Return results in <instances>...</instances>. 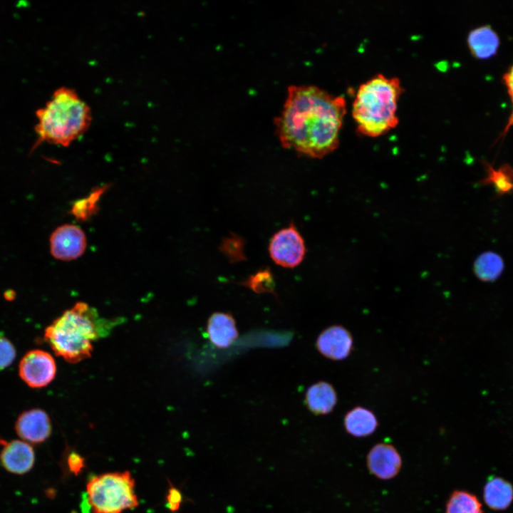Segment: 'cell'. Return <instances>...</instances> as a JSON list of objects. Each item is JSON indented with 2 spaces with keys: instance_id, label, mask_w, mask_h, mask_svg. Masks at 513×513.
Segmentation results:
<instances>
[{
  "instance_id": "obj_1",
  "label": "cell",
  "mask_w": 513,
  "mask_h": 513,
  "mask_svg": "<svg viewBox=\"0 0 513 513\" xmlns=\"http://www.w3.org/2000/svg\"><path fill=\"white\" fill-rule=\"evenodd\" d=\"M274 124L281 145L299 154L322 158L335 150L346 113V100L315 86H290Z\"/></svg>"
},
{
  "instance_id": "obj_2",
  "label": "cell",
  "mask_w": 513,
  "mask_h": 513,
  "mask_svg": "<svg viewBox=\"0 0 513 513\" xmlns=\"http://www.w3.org/2000/svg\"><path fill=\"white\" fill-rule=\"evenodd\" d=\"M114 325L86 303L78 302L46 328L44 338L57 356L76 363L90 357L93 343L107 336Z\"/></svg>"
},
{
  "instance_id": "obj_3",
  "label": "cell",
  "mask_w": 513,
  "mask_h": 513,
  "mask_svg": "<svg viewBox=\"0 0 513 513\" xmlns=\"http://www.w3.org/2000/svg\"><path fill=\"white\" fill-rule=\"evenodd\" d=\"M37 144L46 142L69 146L88 129L92 117L88 105L68 87L56 89L45 106L36 112Z\"/></svg>"
},
{
  "instance_id": "obj_4",
  "label": "cell",
  "mask_w": 513,
  "mask_h": 513,
  "mask_svg": "<svg viewBox=\"0 0 513 513\" xmlns=\"http://www.w3.org/2000/svg\"><path fill=\"white\" fill-rule=\"evenodd\" d=\"M400 81L378 74L361 84L355 96L352 116L358 131L378 137L395 128L399 122L398 103L403 92Z\"/></svg>"
},
{
  "instance_id": "obj_5",
  "label": "cell",
  "mask_w": 513,
  "mask_h": 513,
  "mask_svg": "<svg viewBox=\"0 0 513 513\" xmlns=\"http://www.w3.org/2000/svg\"><path fill=\"white\" fill-rule=\"evenodd\" d=\"M87 500L93 513H121L138 507L135 480L128 471L92 477L87 483Z\"/></svg>"
},
{
  "instance_id": "obj_6",
  "label": "cell",
  "mask_w": 513,
  "mask_h": 513,
  "mask_svg": "<svg viewBox=\"0 0 513 513\" xmlns=\"http://www.w3.org/2000/svg\"><path fill=\"white\" fill-rule=\"evenodd\" d=\"M306 252L304 240L293 222L276 232L269 244L271 259L284 268L293 269L299 266Z\"/></svg>"
},
{
  "instance_id": "obj_7",
  "label": "cell",
  "mask_w": 513,
  "mask_h": 513,
  "mask_svg": "<svg viewBox=\"0 0 513 513\" xmlns=\"http://www.w3.org/2000/svg\"><path fill=\"white\" fill-rule=\"evenodd\" d=\"M19 373L29 387L43 388L55 378L56 362L49 353L40 349L31 350L20 361Z\"/></svg>"
},
{
  "instance_id": "obj_8",
  "label": "cell",
  "mask_w": 513,
  "mask_h": 513,
  "mask_svg": "<svg viewBox=\"0 0 513 513\" xmlns=\"http://www.w3.org/2000/svg\"><path fill=\"white\" fill-rule=\"evenodd\" d=\"M86 247L83 231L78 226L65 224L57 227L50 237L52 256L61 261H71L81 256Z\"/></svg>"
},
{
  "instance_id": "obj_9",
  "label": "cell",
  "mask_w": 513,
  "mask_h": 513,
  "mask_svg": "<svg viewBox=\"0 0 513 513\" xmlns=\"http://www.w3.org/2000/svg\"><path fill=\"white\" fill-rule=\"evenodd\" d=\"M14 428L18 436L31 445L46 441L52 430L48 414L40 408L22 412L15 423Z\"/></svg>"
},
{
  "instance_id": "obj_10",
  "label": "cell",
  "mask_w": 513,
  "mask_h": 513,
  "mask_svg": "<svg viewBox=\"0 0 513 513\" xmlns=\"http://www.w3.org/2000/svg\"><path fill=\"white\" fill-rule=\"evenodd\" d=\"M0 463L8 472L24 475L35 463V452L31 444L20 440L6 441L0 437Z\"/></svg>"
},
{
  "instance_id": "obj_11",
  "label": "cell",
  "mask_w": 513,
  "mask_h": 513,
  "mask_svg": "<svg viewBox=\"0 0 513 513\" xmlns=\"http://www.w3.org/2000/svg\"><path fill=\"white\" fill-rule=\"evenodd\" d=\"M316 347L325 357L341 361L346 358L353 351V340L348 330L342 326L334 325L319 334Z\"/></svg>"
},
{
  "instance_id": "obj_12",
  "label": "cell",
  "mask_w": 513,
  "mask_h": 513,
  "mask_svg": "<svg viewBox=\"0 0 513 513\" xmlns=\"http://www.w3.org/2000/svg\"><path fill=\"white\" fill-rule=\"evenodd\" d=\"M369 471L379 479L389 480L399 472L402 459L397 449L389 443L375 445L367 455Z\"/></svg>"
},
{
  "instance_id": "obj_13",
  "label": "cell",
  "mask_w": 513,
  "mask_h": 513,
  "mask_svg": "<svg viewBox=\"0 0 513 513\" xmlns=\"http://www.w3.org/2000/svg\"><path fill=\"white\" fill-rule=\"evenodd\" d=\"M207 332L210 341L219 348L229 347L238 337L234 318L223 312H215L210 316Z\"/></svg>"
},
{
  "instance_id": "obj_14",
  "label": "cell",
  "mask_w": 513,
  "mask_h": 513,
  "mask_svg": "<svg viewBox=\"0 0 513 513\" xmlns=\"http://www.w3.org/2000/svg\"><path fill=\"white\" fill-rule=\"evenodd\" d=\"M467 41L472 55L480 60L494 56L500 45L499 36L487 25L470 31Z\"/></svg>"
},
{
  "instance_id": "obj_15",
  "label": "cell",
  "mask_w": 513,
  "mask_h": 513,
  "mask_svg": "<svg viewBox=\"0 0 513 513\" xmlns=\"http://www.w3.org/2000/svg\"><path fill=\"white\" fill-rule=\"evenodd\" d=\"M308 408L316 415L328 414L337 403V394L330 383L318 382L311 385L306 393Z\"/></svg>"
},
{
  "instance_id": "obj_16",
  "label": "cell",
  "mask_w": 513,
  "mask_h": 513,
  "mask_svg": "<svg viewBox=\"0 0 513 513\" xmlns=\"http://www.w3.org/2000/svg\"><path fill=\"white\" fill-rule=\"evenodd\" d=\"M343 424L346 432L357 437L373 434L378 425L374 413L361 406H356L348 411L344 417Z\"/></svg>"
},
{
  "instance_id": "obj_17",
  "label": "cell",
  "mask_w": 513,
  "mask_h": 513,
  "mask_svg": "<svg viewBox=\"0 0 513 513\" xmlns=\"http://www.w3.org/2000/svg\"><path fill=\"white\" fill-rule=\"evenodd\" d=\"M484 500L494 510H504L513 500V487L508 481L499 477H491L484 487Z\"/></svg>"
},
{
  "instance_id": "obj_18",
  "label": "cell",
  "mask_w": 513,
  "mask_h": 513,
  "mask_svg": "<svg viewBox=\"0 0 513 513\" xmlns=\"http://www.w3.org/2000/svg\"><path fill=\"white\" fill-rule=\"evenodd\" d=\"M445 513H483L477 497L463 490L454 491L449 497Z\"/></svg>"
},
{
  "instance_id": "obj_19",
  "label": "cell",
  "mask_w": 513,
  "mask_h": 513,
  "mask_svg": "<svg viewBox=\"0 0 513 513\" xmlns=\"http://www.w3.org/2000/svg\"><path fill=\"white\" fill-rule=\"evenodd\" d=\"M487 175L484 182L494 185L497 193L503 195L513 190V167L509 165L494 169L485 162Z\"/></svg>"
},
{
  "instance_id": "obj_20",
  "label": "cell",
  "mask_w": 513,
  "mask_h": 513,
  "mask_svg": "<svg viewBox=\"0 0 513 513\" xmlns=\"http://www.w3.org/2000/svg\"><path fill=\"white\" fill-rule=\"evenodd\" d=\"M501 267L499 257L492 254H484L475 261V272L480 279L489 281L498 276L502 270Z\"/></svg>"
},
{
  "instance_id": "obj_21",
  "label": "cell",
  "mask_w": 513,
  "mask_h": 513,
  "mask_svg": "<svg viewBox=\"0 0 513 513\" xmlns=\"http://www.w3.org/2000/svg\"><path fill=\"white\" fill-rule=\"evenodd\" d=\"M257 294H274V279L269 269H261L242 284Z\"/></svg>"
},
{
  "instance_id": "obj_22",
  "label": "cell",
  "mask_w": 513,
  "mask_h": 513,
  "mask_svg": "<svg viewBox=\"0 0 513 513\" xmlns=\"http://www.w3.org/2000/svg\"><path fill=\"white\" fill-rule=\"evenodd\" d=\"M103 191L104 188H98L87 198L76 202L71 210L74 216L80 219H86L92 215L96 211L97 202Z\"/></svg>"
},
{
  "instance_id": "obj_23",
  "label": "cell",
  "mask_w": 513,
  "mask_h": 513,
  "mask_svg": "<svg viewBox=\"0 0 513 513\" xmlns=\"http://www.w3.org/2000/svg\"><path fill=\"white\" fill-rule=\"evenodd\" d=\"M222 251L232 261H239L244 259L243 254V242L239 237L232 235L223 240Z\"/></svg>"
},
{
  "instance_id": "obj_24",
  "label": "cell",
  "mask_w": 513,
  "mask_h": 513,
  "mask_svg": "<svg viewBox=\"0 0 513 513\" xmlns=\"http://www.w3.org/2000/svg\"><path fill=\"white\" fill-rule=\"evenodd\" d=\"M16 351L13 343L0 334V370L9 366L15 360Z\"/></svg>"
},
{
  "instance_id": "obj_25",
  "label": "cell",
  "mask_w": 513,
  "mask_h": 513,
  "mask_svg": "<svg viewBox=\"0 0 513 513\" xmlns=\"http://www.w3.org/2000/svg\"><path fill=\"white\" fill-rule=\"evenodd\" d=\"M503 82L507 89L512 104V110L509 117L507 123L501 135L503 138L507 133L511 127L513 126V64L508 68L507 72L503 75Z\"/></svg>"
},
{
  "instance_id": "obj_26",
  "label": "cell",
  "mask_w": 513,
  "mask_h": 513,
  "mask_svg": "<svg viewBox=\"0 0 513 513\" xmlns=\"http://www.w3.org/2000/svg\"><path fill=\"white\" fill-rule=\"evenodd\" d=\"M69 470L74 475H78L85 467V459L76 452H71L67 457Z\"/></svg>"
},
{
  "instance_id": "obj_27",
  "label": "cell",
  "mask_w": 513,
  "mask_h": 513,
  "mask_svg": "<svg viewBox=\"0 0 513 513\" xmlns=\"http://www.w3.org/2000/svg\"><path fill=\"white\" fill-rule=\"evenodd\" d=\"M166 499L167 505L170 510L172 512L177 511L182 502V494L177 488L170 485Z\"/></svg>"
}]
</instances>
